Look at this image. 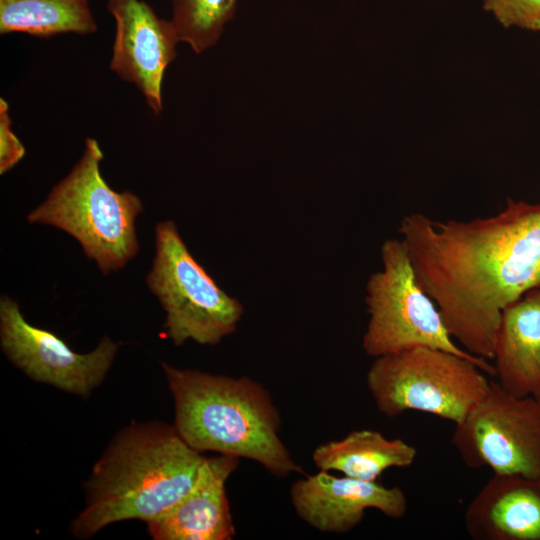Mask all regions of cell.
<instances>
[{"instance_id":"1","label":"cell","mask_w":540,"mask_h":540,"mask_svg":"<svg viewBox=\"0 0 540 540\" xmlns=\"http://www.w3.org/2000/svg\"><path fill=\"white\" fill-rule=\"evenodd\" d=\"M421 287L463 349L486 360L504 310L540 287V203L468 221L405 215L398 229Z\"/></svg>"},{"instance_id":"9","label":"cell","mask_w":540,"mask_h":540,"mask_svg":"<svg viewBox=\"0 0 540 540\" xmlns=\"http://www.w3.org/2000/svg\"><path fill=\"white\" fill-rule=\"evenodd\" d=\"M0 342L8 359L28 377L82 398L103 382L118 349L104 336L93 351L77 353L55 333L28 323L7 295L0 300Z\"/></svg>"},{"instance_id":"14","label":"cell","mask_w":540,"mask_h":540,"mask_svg":"<svg viewBox=\"0 0 540 540\" xmlns=\"http://www.w3.org/2000/svg\"><path fill=\"white\" fill-rule=\"evenodd\" d=\"M492 360L503 389L518 397L540 398V288L504 310Z\"/></svg>"},{"instance_id":"5","label":"cell","mask_w":540,"mask_h":540,"mask_svg":"<svg viewBox=\"0 0 540 540\" xmlns=\"http://www.w3.org/2000/svg\"><path fill=\"white\" fill-rule=\"evenodd\" d=\"M381 261L382 268L366 284L365 353L375 358L415 347L436 348L468 358L495 376L494 365L455 343L434 301L421 287L401 239L384 241Z\"/></svg>"},{"instance_id":"6","label":"cell","mask_w":540,"mask_h":540,"mask_svg":"<svg viewBox=\"0 0 540 540\" xmlns=\"http://www.w3.org/2000/svg\"><path fill=\"white\" fill-rule=\"evenodd\" d=\"M483 372L463 356L415 347L375 357L366 385L386 417L414 410L456 424L486 394L490 381Z\"/></svg>"},{"instance_id":"17","label":"cell","mask_w":540,"mask_h":540,"mask_svg":"<svg viewBox=\"0 0 540 540\" xmlns=\"http://www.w3.org/2000/svg\"><path fill=\"white\" fill-rule=\"evenodd\" d=\"M238 0H171V21L180 42L200 54L220 39L235 15Z\"/></svg>"},{"instance_id":"11","label":"cell","mask_w":540,"mask_h":540,"mask_svg":"<svg viewBox=\"0 0 540 540\" xmlns=\"http://www.w3.org/2000/svg\"><path fill=\"white\" fill-rule=\"evenodd\" d=\"M290 497L301 520L318 531L338 534L356 527L367 509L400 519L408 508L406 495L398 486L386 487L377 481L339 477L322 470L293 483Z\"/></svg>"},{"instance_id":"2","label":"cell","mask_w":540,"mask_h":540,"mask_svg":"<svg viewBox=\"0 0 540 540\" xmlns=\"http://www.w3.org/2000/svg\"><path fill=\"white\" fill-rule=\"evenodd\" d=\"M204 459L174 425L131 422L94 464L71 533L86 539L115 522L153 520L190 491Z\"/></svg>"},{"instance_id":"16","label":"cell","mask_w":540,"mask_h":540,"mask_svg":"<svg viewBox=\"0 0 540 540\" xmlns=\"http://www.w3.org/2000/svg\"><path fill=\"white\" fill-rule=\"evenodd\" d=\"M97 23L89 0H0V34L24 33L50 38L89 35Z\"/></svg>"},{"instance_id":"18","label":"cell","mask_w":540,"mask_h":540,"mask_svg":"<svg viewBox=\"0 0 540 540\" xmlns=\"http://www.w3.org/2000/svg\"><path fill=\"white\" fill-rule=\"evenodd\" d=\"M482 7L505 28L540 32V0H482Z\"/></svg>"},{"instance_id":"19","label":"cell","mask_w":540,"mask_h":540,"mask_svg":"<svg viewBox=\"0 0 540 540\" xmlns=\"http://www.w3.org/2000/svg\"><path fill=\"white\" fill-rule=\"evenodd\" d=\"M8 102L0 98V174L13 168L25 155V147L12 129Z\"/></svg>"},{"instance_id":"20","label":"cell","mask_w":540,"mask_h":540,"mask_svg":"<svg viewBox=\"0 0 540 540\" xmlns=\"http://www.w3.org/2000/svg\"><path fill=\"white\" fill-rule=\"evenodd\" d=\"M540 288V287H539Z\"/></svg>"},{"instance_id":"15","label":"cell","mask_w":540,"mask_h":540,"mask_svg":"<svg viewBox=\"0 0 540 540\" xmlns=\"http://www.w3.org/2000/svg\"><path fill=\"white\" fill-rule=\"evenodd\" d=\"M417 449L401 438L389 439L380 431L355 430L339 440H332L315 448L312 459L322 471L377 481L392 467L406 468L413 464Z\"/></svg>"},{"instance_id":"3","label":"cell","mask_w":540,"mask_h":540,"mask_svg":"<svg viewBox=\"0 0 540 540\" xmlns=\"http://www.w3.org/2000/svg\"><path fill=\"white\" fill-rule=\"evenodd\" d=\"M161 364L174 399V426L190 447L253 460L275 477L305 475L279 436V411L260 383Z\"/></svg>"},{"instance_id":"13","label":"cell","mask_w":540,"mask_h":540,"mask_svg":"<svg viewBox=\"0 0 540 540\" xmlns=\"http://www.w3.org/2000/svg\"><path fill=\"white\" fill-rule=\"evenodd\" d=\"M474 540H540V477L494 474L468 504Z\"/></svg>"},{"instance_id":"4","label":"cell","mask_w":540,"mask_h":540,"mask_svg":"<svg viewBox=\"0 0 540 540\" xmlns=\"http://www.w3.org/2000/svg\"><path fill=\"white\" fill-rule=\"evenodd\" d=\"M102 159L98 142L86 138L81 158L27 220L67 232L100 271L109 274L138 253L135 219L143 206L132 192L108 185L100 172Z\"/></svg>"},{"instance_id":"7","label":"cell","mask_w":540,"mask_h":540,"mask_svg":"<svg viewBox=\"0 0 540 540\" xmlns=\"http://www.w3.org/2000/svg\"><path fill=\"white\" fill-rule=\"evenodd\" d=\"M155 257L147 285L166 312V336L176 346L217 345L237 329L244 309L192 256L173 221L155 228Z\"/></svg>"},{"instance_id":"12","label":"cell","mask_w":540,"mask_h":540,"mask_svg":"<svg viewBox=\"0 0 540 540\" xmlns=\"http://www.w3.org/2000/svg\"><path fill=\"white\" fill-rule=\"evenodd\" d=\"M240 458L205 457L197 480L174 506L147 522L155 540H230L235 528L225 484Z\"/></svg>"},{"instance_id":"10","label":"cell","mask_w":540,"mask_h":540,"mask_svg":"<svg viewBox=\"0 0 540 540\" xmlns=\"http://www.w3.org/2000/svg\"><path fill=\"white\" fill-rule=\"evenodd\" d=\"M106 7L115 21L109 67L135 85L157 115L163 109L164 74L177 55V31L144 0H107Z\"/></svg>"},{"instance_id":"8","label":"cell","mask_w":540,"mask_h":540,"mask_svg":"<svg viewBox=\"0 0 540 540\" xmlns=\"http://www.w3.org/2000/svg\"><path fill=\"white\" fill-rule=\"evenodd\" d=\"M451 442L468 467L540 477V398L518 397L490 382L455 424Z\"/></svg>"}]
</instances>
